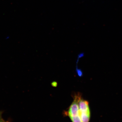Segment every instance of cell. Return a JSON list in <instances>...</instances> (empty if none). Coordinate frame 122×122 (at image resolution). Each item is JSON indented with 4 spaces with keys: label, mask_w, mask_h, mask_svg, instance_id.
I'll return each instance as SVG.
<instances>
[{
    "label": "cell",
    "mask_w": 122,
    "mask_h": 122,
    "mask_svg": "<svg viewBox=\"0 0 122 122\" xmlns=\"http://www.w3.org/2000/svg\"><path fill=\"white\" fill-rule=\"evenodd\" d=\"M81 95L79 93L74 97L73 101L67 111L63 112V114L69 117L72 122H81L79 112V102Z\"/></svg>",
    "instance_id": "obj_1"
},
{
    "label": "cell",
    "mask_w": 122,
    "mask_h": 122,
    "mask_svg": "<svg viewBox=\"0 0 122 122\" xmlns=\"http://www.w3.org/2000/svg\"><path fill=\"white\" fill-rule=\"evenodd\" d=\"M79 109L81 122H90L91 113L89 102L81 98L79 102Z\"/></svg>",
    "instance_id": "obj_2"
},
{
    "label": "cell",
    "mask_w": 122,
    "mask_h": 122,
    "mask_svg": "<svg viewBox=\"0 0 122 122\" xmlns=\"http://www.w3.org/2000/svg\"><path fill=\"white\" fill-rule=\"evenodd\" d=\"M0 122H6V121L3 119L2 117V114H1V112H0Z\"/></svg>",
    "instance_id": "obj_3"
},
{
    "label": "cell",
    "mask_w": 122,
    "mask_h": 122,
    "mask_svg": "<svg viewBox=\"0 0 122 122\" xmlns=\"http://www.w3.org/2000/svg\"><path fill=\"white\" fill-rule=\"evenodd\" d=\"M52 86H56L57 85V83L56 82H54L52 83Z\"/></svg>",
    "instance_id": "obj_4"
}]
</instances>
